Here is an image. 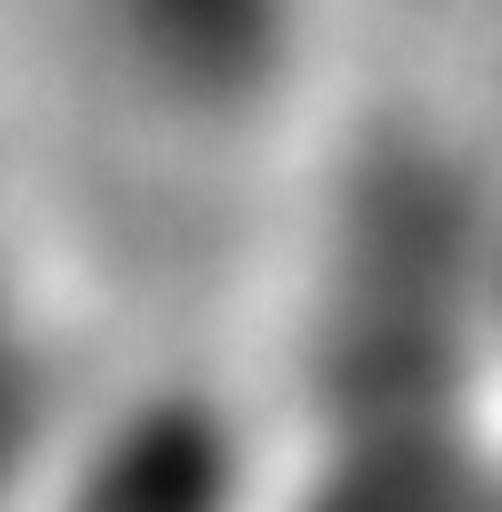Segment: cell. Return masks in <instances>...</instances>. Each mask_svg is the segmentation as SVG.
I'll list each match as a JSON object with an SVG mask.
<instances>
[{"label":"cell","mask_w":502,"mask_h":512,"mask_svg":"<svg viewBox=\"0 0 502 512\" xmlns=\"http://www.w3.org/2000/svg\"><path fill=\"white\" fill-rule=\"evenodd\" d=\"M492 332V201L432 151H392L342 191L332 272L312 292V432L472 422Z\"/></svg>","instance_id":"obj_1"},{"label":"cell","mask_w":502,"mask_h":512,"mask_svg":"<svg viewBox=\"0 0 502 512\" xmlns=\"http://www.w3.org/2000/svg\"><path fill=\"white\" fill-rule=\"evenodd\" d=\"M51 512H251V442L201 382H151L81 432Z\"/></svg>","instance_id":"obj_2"},{"label":"cell","mask_w":502,"mask_h":512,"mask_svg":"<svg viewBox=\"0 0 502 512\" xmlns=\"http://www.w3.org/2000/svg\"><path fill=\"white\" fill-rule=\"evenodd\" d=\"M101 31L131 81L171 111H262L302 51V0H101Z\"/></svg>","instance_id":"obj_3"},{"label":"cell","mask_w":502,"mask_h":512,"mask_svg":"<svg viewBox=\"0 0 502 512\" xmlns=\"http://www.w3.org/2000/svg\"><path fill=\"white\" fill-rule=\"evenodd\" d=\"M272 512H502V452L472 422L312 432Z\"/></svg>","instance_id":"obj_4"},{"label":"cell","mask_w":502,"mask_h":512,"mask_svg":"<svg viewBox=\"0 0 502 512\" xmlns=\"http://www.w3.org/2000/svg\"><path fill=\"white\" fill-rule=\"evenodd\" d=\"M492 332H502V201H492Z\"/></svg>","instance_id":"obj_5"}]
</instances>
